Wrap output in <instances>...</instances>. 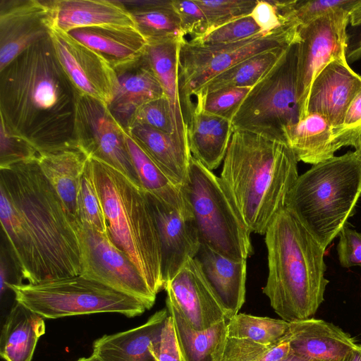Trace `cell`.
<instances>
[{"label":"cell","mask_w":361,"mask_h":361,"mask_svg":"<svg viewBox=\"0 0 361 361\" xmlns=\"http://www.w3.org/2000/svg\"><path fill=\"white\" fill-rule=\"evenodd\" d=\"M355 149V152L356 153L357 156L361 161V140Z\"/></svg>","instance_id":"obj_55"},{"label":"cell","mask_w":361,"mask_h":361,"mask_svg":"<svg viewBox=\"0 0 361 361\" xmlns=\"http://www.w3.org/2000/svg\"><path fill=\"white\" fill-rule=\"evenodd\" d=\"M268 277L263 293L282 319L312 318L324 301L329 281L325 250L286 207L265 233Z\"/></svg>","instance_id":"obj_3"},{"label":"cell","mask_w":361,"mask_h":361,"mask_svg":"<svg viewBox=\"0 0 361 361\" xmlns=\"http://www.w3.org/2000/svg\"><path fill=\"white\" fill-rule=\"evenodd\" d=\"M137 30L149 42L171 37H185L172 0L121 1Z\"/></svg>","instance_id":"obj_34"},{"label":"cell","mask_w":361,"mask_h":361,"mask_svg":"<svg viewBox=\"0 0 361 361\" xmlns=\"http://www.w3.org/2000/svg\"><path fill=\"white\" fill-rule=\"evenodd\" d=\"M75 90L49 36L0 71V115L39 154L78 149L73 135Z\"/></svg>","instance_id":"obj_1"},{"label":"cell","mask_w":361,"mask_h":361,"mask_svg":"<svg viewBox=\"0 0 361 361\" xmlns=\"http://www.w3.org/2000/svg\"><path fill=\"white\" fill-rule=\"evenodd\" d=\"M289 47L262 52L238 63L207 80L195 97L226 87H252L273 69Z\"/></svg>","instance_id":"obj_35"},{"label":"cell","mask_w":361,"mask_h":361,"mask_svg":"<svg viewBox=\"0 0 361 361\" xmlns=\"http://www.w3.org/2000/svg\"><path fill=\"white\" fill-rule=\"evenodd\" d=\"M180 23L182 32L185 36L190 35L191 39H197L208 32L206 17L195 0H172Z\"/></svg>","instance_id":"obj_44"},{"label":"cell","mask_w":361,"mask_h":361,"mask_svg":"<svg viewBox=\"0 0 361 361\" xmlns=\"http://www.w3.org/2000/svg\"><path fill=\"white\" fill-rule=\"evenodd\" d=\"M337 253L340 264L344 268L361 265V233L346 225L339 233Z\"/></svg>","instance_id":"obj_48"},{"label":"cell","mask_w":361,"mask_h":361,"mask_svg":"<svg viewBox=\"0 0 361 361\" xmlns=\"http://www.w3.org/2000/svg\"><path fill=\"white\" fill-rule=\"evenodd\" d=\"M261 35L264 34L262 33L252 18L246 16L224 24L200 39L190 41L204 45L230 44Z\"/></svg>","instance_id":"obj_41"},{"label":"cell","mask_w":361,"mask_h":361,"mask_svg":"<svg viewBox=\"0 0 361 361\" xmlns=\"http://www.w3.org/2000/svg\"><path fill=\"white\" fill-rule=\"evenodd\" d=\"M339 361H361V345H357Z\"/></svg>","instance_id":"obj_52"},{"label":"cell","mask_w":361,"mask_h":361,"mask_svg":"<svg viewBox=\"0 0 361 361\" xmlns=\"http://www.w3.org/2000/svg\"><path fill=\"white\" fill-rule=\"evenodd\" d=\"M157 361H183L174 324L170 314L149 345Z\"/></svg>","instance_id":"obj_46"},{"label":"cell","mask_w":361,"mask_h":361,"mask_svg":"<svg viewBox=\"0 0 361 361\" xmlns=\"http://www.w3.org/2000/svg\"><path fill=\"white\" fill-rule=\"evenodd\" d=\"M252 87L220 89L195 97L194 109L231 120L232 116Z\"/></svg>","instance_id":"obj_38"},{"label":"cell","mask_w":361,"mask_h":361,"mask_svg":"<svg viewBox=\"0 0 361 361\" xmlns=\"http://www.w3.org/2000/svg\"><path fill=\"white\" fill-rule=\"evenodd\" d=\"M291 351L312 360L339 361L357 345L341 328L313 317L290 322Z\"/></svg>","instance_id":"obj_20"},{"label":"cell","mask_w":361,"mask_h":361,"mask_svg":"<svg viewBox=\"0 0 361 361\" xmlns=\"http://www.w3.org/2000/svg\"><path fill=\"white\" fill-rule=\"evenodd\" d=\"M37 150L26 140L17 135L0 124V169H6L21 162L36 160Z\"/></svg>","instance_id":"obj_42"},{"label":"cell","mask_w":361,"mask_h":361,"mask_svg":"<svg viewBox=\"0 0 361 361\" xmlns=\"http://www.w3.org/2000/svg\"><path fill=\"white\" fill-rule=\"evenodd\" d=\"M314 361H320V360H314Z\"/></svg>","instance_id":"obj_56"},{"label":"cell","mask_w":361,"mask_h":361,"mask_svg":"<svg viewBox=\"0 0 361 361\" xmlns=\"http://www.w3.org/2000/svg\"><path fill=\"white\" fill-rule=\"evenodd\" d=\"M6 253L4 252L3 247L1 251V261H0V293L2 296L4 293L7 288L10 282L8 281V264L5 257Z\"/></svg>","instance_id":"obj_51"},{"label":"cell","mask_w":361,"mask_h":361,"mask_svg":"<svg viewBox=\"0 0 361 361\" xmlns=\"http://www.w3.org/2000/svg\"><path fill=\"white\" fill-rule=\"evenodd\" d=\"M272 346L227 336L219 361H258Z\"/></svg>","instance_id":"obj_47"},{"label":"cell","mask_w":361,"mask_h":361,"mask_svg":"<svg viewBox=\"0 0 361 361\" xmlns=\"http://www.w3.org/2000/svg\"><path fill=\"white\" fill-rule=\"evenodd\" d=\"M76 219L85 224L107 234V224L95 185L92 164L89 157L82 174L76 200Z\"/></svg>","instance_id":"obj_37"},{"label":"cell","mask_w":361,"mask_h":361,"mask_svg":"<svg viewBox=\"0 0 361 361\" xmlns=\"http://www.w3.org/2000/svg\"><path fill=\"white\" fill-rule=\"evenodd\" d=\"M90 159L107 235L133 262L157 295L164 289L160 244L146 192L119 171Z\"/></svg>","instance_id":"obj_5"},{"label":"cell","mask_w":361,"mask_h":361,"mask_svg":"<svg viewBox=\"0 0 361 361\" xmlns=\"http://www.w3.org/2000/svg\"><path fill=\"white\" fill-rule=\"evenodd\" d=\"M300 25L290 24L240 42L204 45L183 40L179 52V90L186 123L194 109L191 97L209 79L256 54L300 42Z\"/></svg>","instance_id":"obj_10"},{"label":"cell","mask_w":361,"mask_h":361,"mask_svg":"<svg viewBox=\"0 0 361 361\" xmlns=\"http://www.w3.org/2000/svg\"><path fill=\"white\" fill-rule=\"evenodd\" d=\"M286 139L298 161L312 165L334 157L339 149L334 139L333 126L317 113L300 119L290 128Z\"/></svg>","instance_id":"obj_31"},{"label":"cell","mask_w":361,"mask_h":361,"mask_svg":"<svg viewBox=\"0 0 361 361\" xmlns=\"http://www.w3.org/2000/svg\"><path fill=\"white\" fill-rule=\"evenodd\" d=\"M360 87L361 75L352 70L346 56L331 61L312 84L307 114L324 115L333 128L338 127L348 106Z\"/></svg>","instance_id":"obj_18"},{"label":"cell","mask_w":361,"mask_h":361,"mask_svg":"<svg viewBox=\"0 0 361 361\" xmlns=\"http://www.w3.org/2000/svg\"><path fill=\"white\" fill-rule=\"evenodd\" d=\"M146 194L159 240L164 287L188 262L194 259L200 241L190 210H180Z\"/></svg>","instance_id":"obj_16"},{"label":"cell","mask_w":361,"mask_h":361,"mask_svg":"<svg viewBox=\"0 0 361 361\" xmlns=\"http://www.w3.org/2000/svg\"><path fill=\"white\" fill-rule=\"evenodd\" d=\"M115 71L118 87L108 107L126 129L130 118L140 106L165 94L145 54L137 61Z\"/></svg>","instance_id":"obj_22"},{"label":"cell","mask_w":361,"mask_h":361,"mask_svg":"<svg viewBox=\"0 0 361 361\" xmlns=\"http://www.w3.org/2000/svg\"><path fill=\"white\" fill-rule=\"evenodd\" d=\"M53 27L68 32L92 27L136 28L121 1L51 0Z\"/></svg>","instance_id":"obj_21"},{"label":"cell","mask_w":361,"mask_h":361,"mask_svg":"<svg viewBox=\"0 0 361 361\" xmlns=\"http://www.w3.org/2000/svg\"><path fill=\"white\" fill-rule=\"evenodd\" d=\"M76 361H101L97 357L92 354L90 356L87 357H81Z\"/></svg>","instance_id":"obj_54"},{"label":"cell","mask_w":361,"mask_h":361,"mask_svg":"<svg viewBox=\"0 0 361 361\" xmlns=\"http://www.w3.org/2000/svg\"><path fill=\"white\" fill-rule=\"evenodd\" d=\"M3 187L34 238L42 281L80 275L82 261L78 221L66 209L37 159L0 169Z\"/></svg>","instance_id":"obj_4"},{"label":"cell","mask_w":361,"mask_h":361,"mask_svg":"<svg viewBox=\"0 0 361 361\" xmlns=\"http://www.w3.org/2000/svg\"><path fill=\"white\" fill-rule=\"evenodd\" d=\"M357 0H295V13L301 25L326 14L338 11H349Z\"/></svg>","instance_id":"obj_45"},{"label":"cell","mask_w":361,"mask_h":361,"mask_svg":"<svg viewBox=\"0 0 361 361\" xmlns=\"http://www.w3.org/2000/svg\"><path fill=\"white\" fill-rule=\"evenodd\" d=\"M195 1L206 17L208 25L207 33L233 20L250 16L257 3V0H195Z\"/></svg>","instance_id":"obj_40"},{"label":"cell","mask_w":361,"mask_h":361,"mask_svg":"<svg viewBox=\"0 0 361 361\" xmlns=\"http://www.w3.org/2000/svg\"><path fill=\"white\" fill-rule=\"evenodd\" d=\"M44 334V318L16 302L2 327L1 357L5 361H32L37 341Z\"/></svg>","instance_id":"obj_29"},{"label":"cell","mask_w":361,"mask_h":361,"mask_svg":"<svg viewBox=\"0 0 361 361\" xmlns=\"http://www.w3.org/2000/svg\"><path fill=\"white\" fill-rule=\"evenodd\" d=\"M49 37L56 58L75 90L109 106L118 87L112 66L66 32L53 27Z\"/></svg>","instance_id":"obj_14"},{"label":"cell","mask_w":361,"mask_h":361,"mask_svg":"<svg viewBox=\"0 0 361 361\" xmlns=\"http://www.w3.org/2000/svg\"><path fill=\"white\" fill-rule=\"evenodd\" d=\"M127 135L107 105L75 90L73 135L78 148L142 188L127 149Z\"/></svg>","instance_id":"obj_11"},{"label":"cell","mask_w":361,"mask_h":361,"mask_svg":"<svg viewBox=\"0 0 361 361\" xmlns=\"http://www.w3.org/2000/svg\"><path fill=\"white\" fill-rule=\"evenodd\" d=\"M182 191L200 244L233 259H247L252 254V232L221 179L192 156Z\"/></svg>","instance_id":"obj_7"},{"label":"cell","mask_w":361,"mask_h":361,"mask_svg":"<svg viewBox=\"0 0 361 361\" xmlns=\"http://www.w3.org/2000/svg\"><path fill=\"white\" fill-rule=\"evenodd\" d=\"M234 132L230 120L193 109L187 122V138L191 155L213 171L219 166Z\"/></svg>","instance_id":"obj_27"},{"label":"cell","mask_w":361,"mask_h":361,"mask_svg":"<svg viewBox=\"0 0 361 361\" xmlns=\"http://www.w3.org/2000/svg\"><path fill=\"white\" fill-rule=\"evenodd\" d=\"M291 349L288 338L269 349L258 361H281L286 357Z\"/></svg>","instance_id":"obj_50"},{"label":"cell","mask_w":361,"mask_h":361,"mask_svg":"<svg viewBox=\"0 0 361 361\" xmlns=\"http://www.w3.org/2000/svg\"><path fill=\"white\" fill-rule=\"evenodd\" d=\"M173 319L183 361H219L227 337V320L197 331L192 328L179 310L166 300Z\"/></svg>","instance_id":"obj_32"},{"label":"cell","mask_w":361,"mask_h":361,"mask_svg":"<svg viewBox=\"0 0 361 361\" xmlns=\"http://www.w3.org/2000/svg\"><path fill=\"white\" fill-rule=\"evenodd\" d=\"M227 336L274 346L288 338L290 322L283 319L238 313L227 320Z\"/></svg>","instance_id":"obj_36"},{"label":"cell","mask_w":361,"mask_h":361,"mask_svg":"<svg viewBox=\"0 0 361 361\" xmlns=\"http://www.w3.org/2000/svg\"><path fill=\"white\" fill-rule=\"evenodd\" d=\"M169 314L168 310L163 309L139 326L104 335L94 341L92 354L101 361H157L149 345Z\"/></svg>","instance_id":"obj_24"},{"label":"cell","mask_w":361,"mask_h":361,"mask_svg":"<svg viewBox=\"0 0 361 361\" xmlns=\"http://www.w3.org/2000/svg\"><path fill=\"white\" fill-rule=\"evenodd\" d=\"M185 37L147 42L145 56L158 78L173 111L177 138L188 147L187 123L179 90V52Z\"/></svg>","instance_id":"obj_23"},{"label":"cell","mask_w":361,"mask_h":361,"mask_svg":"<svg viewBox=\"0 0 361 361\" xmlns=\"http://www.w3.org/2000/svg\"><path fill=\"white\" fill-rule=\"evenodd\" d=\"M296 44L251 87L231 120L234 130L288 145V131L300 120Z\"/></svg>","instance_id":"obj_9"},{"label":"cell","mask_w":361,"mask_h":361,"mask_svg":"<svg viewBox=\"0 0 361 361\" xmlns=\"http://www.w3.org/2000/svg\"><path fill=\"white\" fill-rule=\"evenodd\" d=\"M290 147L234 130L220 178L251 232L265 235L298 176Z\"/></svg>","instance_id":"obj_2"},{"label":"cell","mask_w":361,"mask_h":361,"mask_svg":"<svg viewBox=\"0 0 361 361\" xmlns=\"http://www.w3.org/2000/svg\"><path fill=\"white\" fill-rule=\"evenodd\" d=\"M349 11L321 16L300 27L296 44L297 90L300 119L307 115L312 84L331 61L346 56Z\"/></svg>","instance_id":"obj_13"},{"label":"cell","mask_w":361,"mask_h":361,"mask_svg":"<svg viewBox=\"0 0 361 361\" xmlns=\"http://www.w3.org/2000/svg\"><path fill=\"white\" fill-rule=\"evenodd\" d=\"M334 139L339 149L356 147L361 140V87L348 106L342 123L333 128Z\"/></svg>","instance_id":"obj_43"},{"label":"cell","mask_w":361,"mask_h":361,"mask_svg":"<svg viewBox=\"0 0 361 361\" xmlns=\"http://www.w3.org/2000/svg\"><path fill=\"white\" fill-rule=\"evenodd\" d=\"M228 320L245 298L247 259H233L200 244L193 259Z\"/></svg>","instance_id":"obj_19"},{"label":"cell","mask_w":361,"mask_h":361,"mask_svg":"<svg viewBox=\"0 0 361 361\" xmlns=\"http://www.w3.org/2000/svg\"><path fill=\"white\" fill-rule=\"evenodd\" d=\"M126 146L142 188L176 208L190 210L182 187L176 184L128 134Z\"/></svg>","instance_id":"obj_33"},{"label":"cell","mask_w":361,"mask_h":361,"mask_svg":"<svg viewBox=\"0 0 361 361\" xmlns=\"http://www.w3.org/2000/svg\"><path fill=\"white\" fill-rule=\"evenodd\" d=\"M0 219L11 256L21 279L42 281L39 252L27 225L4 188L0 186Z\"/></svg>","instance_id":"obj_25"},{"label":"cell","mask_w":361,"mask_h":361,"mask_svg":"<svg viewBox=\"0 0 361 361\" xmlns=\"http://www.w3.org/2000/svg\"><path fill=\"white\" fill-rule=\"evenodd\" d=\"M89 157L79 149L39 154L37 163L68 212L76 219V200Z\"/></svg>","instance_id":"obj_30"},{"label":"cell","mask_w":361,"mask_h":361,"mask_svg":"<svg viewBox=\"0 0 361 361\" xmlns=\"http://www.w3.org/2000/svg\"><path fill=\"white\" fill-rule=\"evenodd\" d=\"M281 361H314L307 357L297 355L291 352L286 357L283 358Z\"/></svg>","instance_id":"obj_53"},{"label":"cell","mask_w":361,"mask_h":361,"mask_svg":"<svg viewBox=\"0 0 361 361\" xmlns=\"http://www.w3.org/2000/svg\"><path fill=\"white\" fill-rule=\"evenodd\" d=\"M360 195L361 161L348 152L299 176L285 207L326 250L354 214Z\"/></svg>","instance_id":"obj_6"},{"label":"cell","mask_w":361,"mask_h":361,"mask_svg":"<svg viewBox=\"0 0 361 361\" xmlns=\"http://www.w3.org/2000/svg\"><path fill=\"white\" fill-rule=\"evenodd\" d=\"M164 289L167 293L166 300L195 330H204L227 320L194 259L188 262Z\"/></svg>","instance_id":"obj_17"},{"label":"cell","mask_w":361,"mask_h":361,"mask_svg":"<svg viewBox=\"0 0 361 361\" xmlns=\"http://www.w3.org/2000/svg\"><path fill=\"white\" fill-rule=\"evenodd\" d=\"M133 124L146 125L164 133L173 135L182 145L176 137L173 111L166 95L140 106L130 118L126 129Z\"/></svg>","instance_id":"obj_39"},{"label":"cell","mask_w":361,"mask_h":361,"mask_svg":"<svg viewBox=\"0 0 361 361\" xmlns=\"http://www.w3.org/2000/svg\"><path fill=\"white\" fill-rule=\"evenodd\" d=\"M8 288L16 302L44 319L103 312L134 317L147 310L138 299L81 275L37 283H10Z\"/></svg>","instance_id":"obj_8"},{"label":"cell","mask_w":361,"mask_h":361,"mask_svg":"<svg viewBox=\"0 0 361 361\" xmlns=\"http://www.w3.org/2000/svg\"><path fill=\"white\" fill-rule=\"evenodd\" d=\"M52 28L51 0H0V71Z\"/></svg>","instance_id":"obj_15"},{"label":"cell","mask_w":361,"mask_h":361,"mask_svg":"<svg viewBox=\"0 0 361 361\" xmlns=\"http://www.w3.org/2000/svg\"><path fill=\"white\" fill-rule=\"evenodd\" d=\"M351 27L361 26V0H357L356 3L349 13L348 24ZM361 53V37L349 49L346 51V57L349 59H356Z\"/></svg>","instance_id":"obj_49"},{"label":"cell","mask_w":361,"mask_h":361,"mask_svg":"<svg viewBox=\"0 0 361 361\" xmlns=\"http://www.w3.org/2000/svg\"><path fill=\"white\" fill-rule=\"evenodd\" d=\"M126 130L176 184L184 185L192 156L190 149L173 135L146 125L133 124Z\"/></svg>","instance_id":"obj_28"},{"label":"cell","mask_w":361,"mask_h":361,"mask_svg":"<svg viewBox=\"0 0 361 361\" xmlns=\"http://www.w3.org/2000/svg\"><path fill=\"white\" fill-rule=\"evenodd\" d=\"M68 33L101 54L114 69L140 59L147 47V41L136 28L92 27Z\"/></svg>","instance_id":"obj_26"},{"label":"cell","mask_w":361,"mask_h":361,"mask_svg":"<svg viewBox=\"0 0 361 361\" xmlns=\"http://www.w3.org/2000/svg\"><path fill=\"white\" fill-rule=\"evenodd\" d=\"M78 232L82 261L80 275L137 298L150 309L156 295L133 262L108 235L79 222Z\"/></svg>","instance_id":"obj_12"}]
</instances>
